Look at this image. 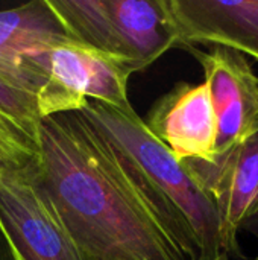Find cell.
<instances>
[{
    "instance_id": "obj_10",
    "label": "cell",
    "mask_w": 258,
    "mask_h": 260,
    "mask_svg": "<svg viewBox=\"0 0 258 260\" xmlns=\"http://www.w3.org/2000/svg\"><path fill=\"white\" fill-rule=\"evenodd\" d=\"M178 46L167 0H106L105 52L143 72Z\"/></svg>"
},
{
    "instance_id": "obj_11",
    "label": "cell",
    "mask_w": 258,
    "mask_h": 260,
    "mask_svg": "<svg viewBox=\"0 0 258 260\" xmlns=\"http://www.w3.org/2000/svg\"><path fill=\"white\" fill-rule=\"evenodd\" d=\"M36 140L0 110V174L21 171L36 160Z\"/></svg>"
},
{
    "instance_id": "obj_14",
    "label": "cell",
    "mask_w": 258,
    "mask_h": 260,
    "mask_svg": "<svg viewBox=\"0 0 258 260\" xmlns=\"http://www.w3.org/2000/svg\"><path fill=\"white\" fill-rule=\"evenodd\" d=\"M211 260H231V259H230V257H228V256H227L225 253H220V254H219L217 257H214V259H211Z\"/></svg>"
},
{
    "instance_id": "obj_9",
    "label": "cell",
    "mask_w": 258,
    "mask_h": 260,
    "mask_svg": "<svg viewBox=\"0 0 258 260\" xmlns=\"http://www.w3.org/2000/svg\"><path fill=\"white\" fill-rule=\"evenodd\" d=\"M178 46L236 50L258 62V0H167Z\"/></svg>"
},
{
    "instance_id": "obj_5",
    "label": "cell",
    "mask_w": 258,
    "mask_h": 260,
    "mask_svg": "<svg viewBox=\"0 0 258 260\" xmlns=\"http://www.w3.org/2000/svg\"><path fill=\"white\" fill-rule=\"evenodd\" d=\"M182 165L216 204L222 253L230 259L242 257L240 233L251 232L258 238V133L216 155L213 163Z\"/></svg>"
},
{
    "instance_id": "obj_4",
    "label": "cell",
    "mask_w": 258,
    "mask_h": 260,
    "mask_svg": "<svg viewBox=\"0 0 258 260\" xmlns=\"http://www.w3.org/2000/svg\"><path fill=\"white\" fill-rule=\"evenodd\" d=\"M33 166L0 174V230L14 257L87 260Z\"/></svg>"
},
{
    "instance_id": "obj_6",
    "label": "cell",
    "mask_w": 258,
    "mask_h": 260,
    "mask_svg": "<svg viewBox=\"0 0 258 260\" xmlns=\"http://www.w3.org/2000/svg\"><path fill=\"white\" fill-rule=\"evenodd\" d=\"M187 50L199 61L205 75L204 82L217 120L216 155H220L258 133V76L249 59L236 50Z\"/></svg>"
},
{
    "instance_id": "obj_8",
    "label": "cell",
    "mask_w": 258,
    "mask_h": 260,
    "mask_svg": "<svg viewBox=\"0 0 258 260\" xmlns=\"http://www.w3.org/2000/svg\"><path fill=\"white\" fill-rule=\"evenodd\" d=\"M70 40L49 0H32L0 11V79L35 93L43 84L41 61L49 46Z\"/></svg>"
},
{
    "instance_id": "obj_2",
    "label": "cell",
    "mask_w": 258,
    "mask_h": 260,
    "mask_svg": "<svg viewBox=\"0 0 258 260\" xmlns=\"http://www.w3.org/2000/svg\"><path fill=\"white\" fill-rule=\"evenodd\" d=\"M79 113L117 149L186 260L217 257L222 248L216 204L135 110L90 101Z\"/></svg>"
},
{
    "instance_id": "obj_1",
    "label": "cell",
    "mask_w": 258,
    "mask_h": 260,
    "mask_svg": "<svg viewBox=\"0 0 258 260\" xmlns=\"http://www.w3.org/2000/svg\"><path fill=\"white\" fill-rule=\"evenodd\" d=\"M35 175L87 260H186L126 163L79 111L40 120Z\"/></svg>"
},
{
    "instance_id": "obj_3",
    "label": "cell",
    "mask_w": 258,
    "mask_h": 260,
    "mask_svg": "<svg viewBox=\"0 0 258 260\" xmlns=\"http://www.w3.org/2000/svg\"><path fill=\"white\" fill-rule=\"evenodd\" d=\"M132 73L134 66L120 56L73 40L56 41L41 61L43 84L35 93L38 117L81 111L90 101L126 108Z\"/></svg>"
},
{
    "instance_id": "obj_7",
    "label": "cell",
    "mask_w": 258,
    "mask_h": 260,
    "mask_svg": "<svg viewBox=\"0 0 258 260\" xmlns=\"http://www.w3.org/2000/svg\"><path fill=\"white\" fill-rule=\"evenodd\" d=\"M144 123L179 163H213L217 120L205 82L176 84L152 105Z\"/></svg>"
},
{
    "instance_id": "obj_12",
    "label": "cell",
    "mask_w": 258,
    "mask_h": 260,
    "mask_svg": "<svg viewBox=\"0 0 258 260\" xmlns=\"http://www.w3.org/2000/svg\"><path fill=\"white\" fill-rule=\"evenodd\" d=\"M0 110L17 120L36 140L40 117L32 94L17 90L0 79Z\"/></svg>"
},
{
    "instance_id": "obj_13",
    "label": "cell",
    "mask_w": 258,
    "mask_h": 260,
    "mask_svg": "<svg viewBox=\"0 0 258 260\" xmlns=\"http://www.w3.org/2000/svg\"><path fill=\"white\" fill-rule=\"evenodd\" d=\"M0 260H15L8 242H6V239H5V236H3V233H2V230H0Z\"/></svg>"
},
{
    "instance_id": "obj_15",
    "label": "cell",
    "mask_w": 258,
    "mask_h": 260,
    "mask_svg": "<svg viewBox=\"0 0 258 260\" xmlns=\"http://www.w3.org/2000/svg\"><path fill=\"white\" fill-rule=\"evenodd\" d=\"M254 260H258V254H257V257H255V259H254Z\"/></svg>"
}]
</instances>
